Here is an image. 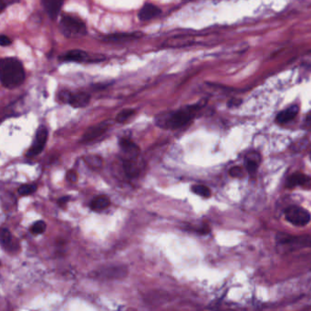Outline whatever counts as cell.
<instances>
[{"label":"cell","mask_w":311,"mask_h":311,"mask_svg":"<svg viewBox=\"0 0 311 311\" xmlns=\"http://www.w3.org/2000/svg\"><path fill=\"white\" fill-rule=\"evenodd\" d=\"M246 169L251 175H254L256 174L257 169L259 166V162H260V156L255 153V152H251L249 153L248 156H246Z\"/></svg>","instance_id":"cell-19"},{"label":"cell","mask_w":311,"mask_h":311,"mask_svg":"<svg viewBox=\"0 0 311 311\" xmlns=\"http://www.w3.org/2000/svg\"><path fill=\"white\" fill-rule=\"evenodd\" d=\"M161 13L162 10L158 6L152 3H146L142 6V8L138 13V18L141 21L145 22L156 19Z\"/></svg>","instance_id":"cell-13"},{"label":"cell","mask_w":311,"mask_h":311,"mask_svg":"<svg viewBox=\"0 0 311 311\" xmlns=\"http://www.w3.org/2000/svg\"><path fill=\"white\" fill-rule=\"evenodd\" d=\"M286 219L291 224L297 226H303L311 221V213L305 208L298 206H291L285 210Z\"/></svg>","instance_id":"cell-6"},{"label":"cell","mask_w":311,"mask_h":311,"mask_svg":"<svg viewBox=\"0 0 311 311\" xmlns=\"http://www.w3.org/2000/svg\"><path fill=\"white\" fill-rule=\"evenodd\" d=\"M70 199V196H63L62 198L58 200V204L60 206H62V205H66Z\"/></svg>","instance_id":"cell-31"},{"label":"cell","mask_w":311,"mask_h":311,"mask_svg":"<svg viewBox=\"0 0 311 311\" xmlns=\"http://www.w3.org/2000/svg\"><path fill=\"white\" fill-rule=\"evenodd\" d=\"M124 169L125 174L129 178H135L141 173V165L138 158L124 160Z\"/></svg>","instance_id":"cell-16"},{"label":"cell","mask_w":311,"mask_h":311,"mask_svg":"<svg viewBox=\"0 0 311 311\" xmlns=\"http://www.w3.org/2000/svg\"><path fill=\"white\" fill-rule=\"evenodd\" d=\"M36 191H37V186L27 184V185H23V186H21V187H19V190H18V193H19L20 195L27 196V195H31L32 193H35Z\"/></svg>","instance_id":"cell-25"},{"label":"cell","mask_w":311,"mask_h":311,"mask_svg":"<svg viewBox=\"0 0 311 311\" xmlns=\"http://www.w3.org/2000/svg\"><path fill=\"white\" fill-rule=\"evenodd\" d=\"M127 274V269L125 267H109V268H101L99 271L95 272V277L100 279L106 280H119L124 278Z\"/></svg>","instance_id":"cell-8"},{"label":"cell","mask_w":311,"mask_h":311,"mask_svg":"<svg viewBox=\"0 0 311 311\" xmlns=\"http://www.w3.org/2000/svg\"><path fill=\"white\" fill-rule=\"evenodd\" d=\"M60 30L64 37L69 38L84 37L87 34V27L84 21L71 15H63L60 22Z\"/></svg>","instance_id":"cell-3"},{"label":"cell","mask_w":311,"mask_h":311,"mask_svg":"<svg viewBox=\"0 0 311 311\" xmlns=\"http://www.w3.org/2000/svg\"><path fill=\"white\" fill-rule=\"evenodd\" d=\"M135 113V110L133 109H125L123 110L122 112H120L116 117V122L120 123V124H123L126 122L128 119L131 118L132 115H134Z\"/></svg>","instance_id":"cell-23"},{"label":"cell","mask_w":311,"mask_h":311,"mask_svg":"<svg viewBox=\"0 0 311 311\" xmlns=\"http://www.w3.org/2000/svg\"><path fill=\"white\" fill-rule=\"evenodd\" d=\"M111 205V201L105 195H100L95 197L90 204L92 210L95 212H100L108 208Z\"/></svg>","instance_id":"cell-20"},{"label":"cell","mask_w":311,"mask_h":311,"mask_svg":"<svg viewBox=\"0 0 311 311\" xmlns=\"http://www.w3.org/2000/svg\"><path fill=\"white\" fill-rule=\"evenodd\" d=\"M286 186L288 188L300 187L306 190H310L311 189V177L307 174L296 173L287 178Z\"/></svg>","instance_id":"cell-10"},{"label":"cell","mask_w":311,"mask_h":311,"mask_svg":"<svg viewBox=\"0 0 311 311\" xmlns=\"http://www.w3.org/2000/svg\"><path fill=\"white\" fill-rule=\"evenodd\" d=\"M46 227H47L46 223L42 220H39V221H37L32 224L31 227V234L36 235V236L41 235L46 230Z\"/></svg>","instance_id":"cell-24"},{"label":"cell","mask_w":311,"mask_h":311,"mask_svg":"<svg viewBox=\"0 0 311 311\" xmlns=\"http://www.w3.org/2000/svg\"><path fill=\"white\" fill-rule=\"evenodd\" d=\"M110 126H111L110 122H103L99 124L94 125L93 127L89 128L86 132L83 134L81 142H91L100 137L108 131Z\"/></svg>","instance_id":"cell-11"},{"label":"cell","mask_w":311,"mask_h":311,"mask_svg":"<svg viewBox=\"0 0 311 311\" xmlns=\"http://www.w3.org/2000/svg\"><path fill=\"white\" fill-rule=\"evenodd\" d=\"M192 192L200 195L202 197H205V198H208L211 196V190L206 187V186H203V185H195L192 187Z\"/></svg>","instance_id":"cell-21"},{"label":"cell","mask_w":311,"mask_h":311,"mask_svg":"<svg viewBox=\"0 0 311 311\" xmlns=\"http://www.w3.org/2000/svg\"><path fill=\"white\" fill-rule=\"evenodd\" d=\"M101 55H92L86 51L81 50H69L59 57V60L63 62L91 63L104 61Z\"/></svg>","instance_id":"cell-5"},{"label":"cell","mask_w":311,"mask_h":311,"mask_svg":"<svg viewBox=\"0 0 311 311\" xmlns=\"http://www.w3.org/2000/svg\"><path fill=\"white\" fill-rule=\"evenodd\" d=\"M1 245L5 250L11 252L16 251V249L19 248V245L15 242L11 233L6 228H2L1 230Z\"/></svg>","instance_id":"cell-18"},{"label":"cell","mask_w":311,"mask_h":311,"mask_svg":"<svg viewBox=\"0 0 311 311\" xmlns=\"http://www.w3.org/2000/svg\"><path fill=\"white\" fill-rule=\"evenodd\" d=\"M299 111V106H290V107H288L286 110L280 112V113L278 114V116H277V118H276V121H277L278 124H286V123L292 121L293 119L295 118V117L298 115Z\"/></svg>","instance_id":"cell-17"},{"label":"cell","mask_w":311,"mask_h":311,"mask_svg":"<svg viewBox=\"0 0 311 311\" xmlns=\"http://www.w3.org/2000/svg\"><path fill=\"white\" fill-rule=\"evenodd\" d=\"M278 247L284 249L286 251H293L296 249H303V248H311V237L309 236L303 237H293L286 234H279L277 237Z\"/></svg>","instance_id":"cell-4"},{"label":"cell","mask_w":311,"mask_h":311,"mask_svg":"<svg viewBox=\"0 0 311 311\" xmlns=\"http://www.w3.org/2000/svg\"></svg>","instance_id":"cell-34"},{"label":"cell","mask_w":311,"mask_h":311,"mask_svg":"<svg viewBox=\"0 0 311 311\" xmlns=\"http://www.w3.org/2000/svg\"><path fill=\"white\" fill-rule=\"evenodd\" d=\"M204 104L186 106L177 111L161 113L156 119V124L163 129L176 130L189 124Z\"/></svg>","instance_id":"cell-1"},{"label":"cell","mask_w":311,"mask_h":311,"mask_svg":"<svg viewBox=\"0 0 311 311\" xmlns=\"http://www.w3.org/2000/svg\"><path fill=\"white\" fill-rule=\"evenodd\" d=\"M238 102H241V101H238V100H231V101H229V104H228V105L230 106V107H233L234 105H239L240 103H238Z\"/></svg>","instance_id":"cell-33"},{"label":"cell","mask_w":311,"mask_h":311,"mask_svg":"<svg viewBox=\"0 0 311 311\" xmlns=\"http://www.w3.org/2000/svg\"><path fill=\"white\" fill-rule=\"evenodd\" d=\"M23 64L16 58H4L0 62V80L6 89H16L25 81Z\"/></svg>","instance_id":"cell-2"},{"label":"cell","mask_w":311,"mask_h":311,"mask_svg":"<svg viewBox=\"0 0 311 311\" xmlns=\"http://www.w3.org/2000/svg\"><path fill=\"white\" fill-rule=\"evenodd\" d=\"M229 174L234 178H242L244 174H245V172H244V170L241 167L235 166V167L230 169Z\"/></svg>","instance_id":"cell-26"},{"label":"cell","mask_w":311,"mask_h":311,"mask_svg":"<svg viewBox=\"0 0 311 311\" xmlns=\"http://www.w3.org/2000/svg\"><path fill=\"white\" fill-rule=\"evenodd\" d=\"M119 145L121 147L122 153L124 156V160L138 158V156L140 155V149L137 144L132 142L130 138H122L119 141Z\"/></svg>","instance_id":"cell-9"},{"label":"cell","mask_w":311,"mask_h":311,"mask_svg":"<svg viewBox=\"0 0 311 311\" xmlns=\"http://www.w3.org/2000/svg\"><path fill=\"white\" fill-rule=\"evenodd\" d=\"M88 165L93 169H99L102 166V159L98 156H88L84 158Z\"/></svg>","instance_id":"cell-22"},{"label":"cell","mask_w":311,"mask_h":311,"mask_svg":"<svg viewBox=\"0 0 311 311\" xmlns=\"http://www.w3.org/2000/svg\"><path fill=\"white\" fill-rule=\"evenodd\" d=\"M20 0H0V8L1 12L6 8V6H10L15 3H19Z\"/></svg>","instance_id":"cell-28"},{"label":"cell","mask_w":311,"mask_h":311,"mask_svg":"<svg viewBox=\"0 0 311 311\" xmlns=\"http://www.w3.org/2000/svg\"><path fill=\"white\" fill-rule=\"evenodd\" d=\"M66 178L67 180L70 183H76L78 180V174L75 172L74 170H69L66 174Z\"/></svg>","instance_id":"cell-29"},{"label":"cell","mask_w":311,"mask_h":311,"mask_svg":"<svg viewBox=\"0 0 311 311\" xmlns=\"http://www.w3.org/2000/svg\"><path fill=\"white\" fill-rule=\"evenodd\" d=\"M143 36L141 32H133V33H113L109 34L102 37V40L105 42H127L133 39H137Z\"/></svg>","instance_id":"cell-12"},{"label":"cell","mask_w":311,"mask_h":311,"mask_svg":"<svg viewBox=\"0 0 311 311\" xmlns=\"http://www.w3.org/2000/svg\"><path fill=\"white\" fill-rule=\"evenodd\" d=\"M65 0H41V5L50 19H55L60 15Z\"/></svg>","instance_id":"cell-14"},{"label":"cell","mask_w":311,"mask_h":311,"mask_svg":"<svg viewBox=\"0 0 311 311\" xmlns=\"http://www.w3.org/2000/svg\"><path fill=\"white\" fill-rule=\"evenodd\" d=\"M91 100V95L87 93H70L69 95V102L68 104L73 108H84L89 104Z\"/></svg>","instance_id":"cell-15"},{"label":"cell","mask_w":311,"mask_h":311,"mask_svg":"<svg viewBox=\"0 0 311 311\" xmlns=\"http://www.w3.org/2000/svg\"><path fill=\"white\" fill-rule=\"evenodd\" d=\"M47 140H48V130L45 126L41 125L37 130L36 136L33 141L31 147L28 150V153L26 155L27 157L32 158L41 154L47 143Z\"/></svg>","instance_id":"cell-7"},{"label":"cell","mask_w":311,"mask_h":311,"mask_svg":"<svg viewBox=\"0 0 311 311\" xmlns=\"http://www.w3.org/2000/svg\"><path fill=\"white\" fill-rule=\"evenodd\" d=\"M11 43H12V40L10 39V37H7L6 35H1L0 36V45L2 47L9 46Z\"/></svg>","instance_id":"cell-30"},{"label":"cell","mask_w":311,"mask_h":311,"mask_svg":"<svg viewBox=\"0 0 311 311\" xmlns=\"http://www.w3.org/2000/svg\"><path fill=\"white\" fill-rule=\"evenodd\" d=\"M69 95H70V92L64 90V91H62V92H60V93H59V94H58V99H59V100H60L61 102H62V103H67V104H68V102H69Z\"/></svg>","instance_id":"cell-27"},{"label":"cell","mask_w":311,"mask_h":311,"mask_svg":"<svg viewBox=\"0 0 311 311\" xmlns=\"http://www.w3.org/2000/svg\"><path fill=\"white\" fill-rule=\"evenodd\" d=\"M305 126L306 128L311 130V113H310V115L306 119Z\"/></svg>","instance_id":"cell-32"}]
</instances>
